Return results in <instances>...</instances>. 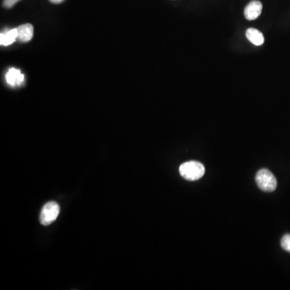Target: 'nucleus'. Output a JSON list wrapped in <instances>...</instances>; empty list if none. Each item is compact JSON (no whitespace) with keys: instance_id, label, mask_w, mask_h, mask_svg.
Returning <instances> with one entry per match:
<instances>
[{"instance_id":"1","label":"nucleus","mask_w":290,"mask_h":290,"mask_svg":"<svg viewBox=\"0 0 290 290\" xmlns=\"http://www.w3.org/2000/svg\"><path fill=\"white\" fill-rule=\"evenodd\" d=\"M179 172L183 179L193 182L202 179L205 174V167L198 161H188L181 165Z\"/></svg>"},{"instance_id":"2","label":"nucleus","mask_w":290,"mask_h":290,"mask_svg":"<svg viewBox=\"0 0 290 290\" xmlns=\"http://www.w3.org/2000/svg\"><path fill=\"white\" fill-rule=\"evenodd\" d=\"M258 187L264 192H273L277 189V181L269 169H262L256 175Z\"/></svg>"},{"instance_id":"3","label":"nucleus","mask_w":290,"mask_h":290,"mask_svg":"<svg viewBox=\"0 0 290 290\" xmlns=\"http://www.w3.org/2000/svg\"><path fill=\"white\" fill-rule=\"evenodd\" d=\"M60 213V207L55 202L46 203L40 212V221L42 225L48 226L53 224Z\"/></svg>"},{"instance_id":"4","label":"nucleus","mask_w":290,"mask_h":290,"mask_svg":"<svg viewBox=\"0 0 290 290\" xmlns=\"http://www.w3.org/2000/svg\"><path fill=\"white\" fill-rule=\"evenodd\" d=\"M263 5L258 0H252L244 9V16L248 20H255L260 16Z\"/></svg>"},{"instance_id":"5","label":"nucleus","mask_w":290,"mask_h":290,"mask_svg":"<svg viewBox=\"0 0 290 290\" xmlns=\"http://www.w3.org/2000/svg\"><path fill=\"white\" fill-rule=\"evenodd\" d=\"M17 29V40L19 41L26 43L30 41L34 34V29L31 24H25L16 28Z\"/></svg>"},{"instance_id":"6","label":"nucleus","mask_w":290,"mask_h":290,"mask_svg":"<svg viewBox=\"0 0 290 290\" xmlns=\"http://www.w3.org/2000/svg\"><path fill=\"white\" fill-rule=\"evenodd\" d=\"M6 80L9 85L15 86L23 83L25 76L21 74L20 71L17 69H10L8 74H6Z\"/></svg>"},{"instance_id":"7","label":"nucleus","mask_w":290,"mask_h":290,"mask_svg":"<svg viewBox=\"0 0 290 290\" xmlns=\"http://www.w3.org/2000/svg\"><path fill=\"white\" fill-rule=\"evenodd\" d=\"M246 36L248 40L255 46H260L264 44V36L262 34V32L257 29H252V28L248 29L246 32Z\"/></svg>"},{"instance_id":"8","label":"nucleus","mask_w":290,"mask_h":290,"mask_svg":"<svg viewBox=\"0 0 290 290\" xmlns=\"http://www.w3.org/2000/svg\"><path fill=\"white\" fill-rule=\"evenodd\" d=\"M17 29H13L0 35L1 46H8L12 44L17 39Z\"/></svg>"},{"instance_id":"9","label":"nucleus","mask_w":290,"mask_h":290,"mask_svg":"<svg viewBox=\"0 0 290 290\" xmlns=\"http://www.w3.org/2000/svg\"><path fill=\"white\" fill-rule=\"evenodd\" d=\"M281 245L284 250L286 251V252H290L289 234H287V235H284V236H283L282 239H281Z\"/></svg>"},{"instance_id":"10","label":"nucleus","mask_w":290,"mask_h":290,"mask_svg":"<svg viewBox=\"0 0 290 290\" xmlns=\"http://www.w3.org/2000/svg\"><path fill=\"white\" fill-rule=\"evenodd\" d=\"M20 0H4V6L6 8H11L17 4Z\"/></svg>"},{"instance_id":"11","label":"nucleus","mask_w":290,"mask_h":290,"mask_svg":"<svg viewBox=\"0 0 290 290\" xmlns=\"http://www.w3.org/2000/svg\"><path fill=\"white\" fill-rule=\"evenodd\" d=\"M50 1L52 4H61V3H62L64 0H50Z\"/></svg>"}]
</instances>
